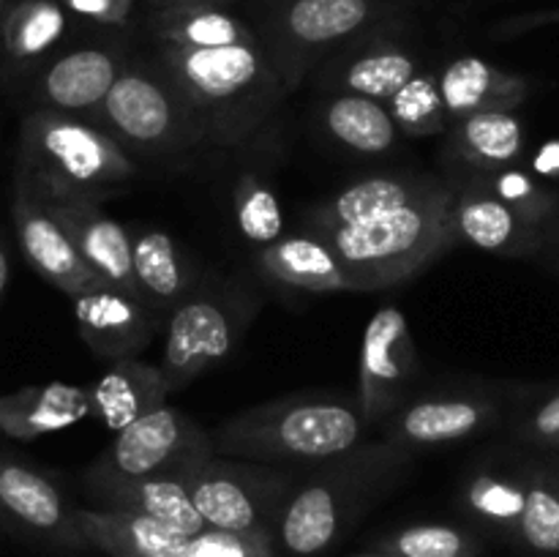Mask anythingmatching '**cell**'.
<instances>
[{
  "label": "cell",
  "mask_w": 559,
  "mask_h": 557,
  "mask_svg": "<svg viewBox=\"0 0 559 557\" xmlns=\"http://www.w3.org/2000/svg\"><path fill=\"white\" fill-rule=\"evenodd\" d=\"M71 304L82 342L96 358L109 364L136 358L156 336V311L107 282L74 295Z\"/></svg>",
  "instance_id": "e0dca14e"
},
{
  "label": "cell",
  "mask_w": 559,
  "mask_h": 557,
  "mask_svg": "<svg viewBox=\"0 0 559 557\" xmlns=\"http://www.w3.org/2000/svg\"><path fill=\"white\" fill-rule=\"evenodd\" d=\"M377 549L399 557H475L478 538L456 524H407L396 533L380 538Z\"/></svg>",
  "instance_id": "8d00e7d4"
},
{
  "label": "cell",
  "mask_w": 559,
  "mask_h": 557,
  "mask_svg": "<svg viewBox=\"0 0 559 557\" xmlns=\"http://www.w3.org/2000/svg\"><path fill=\"white\" fill-rule=\"evenodd\" d=\"M513 437L527 446L559 451V388H551L538 402L524 407L513 424Z\"/></svg>",
  "instance_id": "ab89813d"
},
{
  "label": "cell",
  "mask_w": 559,
  "mask_h": 557,
  "mask_svg": "<svg viewBox=\"0 0 559 557\" xmlns=\"http://www.w3.org/2000/svg\"><path fill=\"white\" fill-rule=\"evenodd\" d=\"M456 240L502 257H533L546 246V233L519 218L478 178L456 189L453 200Z\"/></svg>",
  "instance_id": "d6986e66"
},
{
  "label": "cell",
  "mask_w": 559,
  "mask_h": 557,
  "mask_svg": "<svg viewBox=\"0 0 559 557\" xmlns=\"http://www.w3.org/2000/svg\"><path fill=\"white\" fill-rule=\"evenodd\" d=\"M451 153L475 175L513 167L524 153V123L513 109H486L456 118Z\"/></svg>",
  "instance_id": "f546056e"
},
{
  "label": "cell",
  "mask_w": 559,
  "mask_h": 557,
  "mask_svg": "<svg viewBox=\"0 0 559 557\" xmlns=\"http://www.w3.org/2000/svg\"><path fill=\"white\" fill-rule=\"evenodd\" d=\"M207 451H213L211 431L183 410L162 404L115 435L102 457L85 470V484L175 475L189 459Z\"/></svg>",
  "instance_id": "30bf717a"
},
{
  "label": "cell",
  "mask_w": 559,
  "mask_h": 557,
  "mask_svg": "<svg viewBox=\"0 0 559 557\" xmlns=\"http://www.w3.org/2000/svg\"><path fill=\"white\" fill-rule=\"evenodd\" d=\"M551 227H559V205H557V213H555V218H551V224H549V229ZM549 229H546V235H549Z\"/></svg>",
  "instance_id": "7dc6e473"
},
{
  "label": "cell",
  "mask_w": 559,
  "mask_h": 557,
  "mask_svg": "<svg viewBox=\"0 0 559 557\" xmlns=\"http://www.w3.org/2000/svg\"><path fill=\"white\" fill-rule=\"evenodd\" d=\"M448 118L486 112V109H516L530 96V80L516 71L500 69L478 55H459L437 74Z\"/></svg>",
  "instance_id": "44dd1931"
},
{
  "label": "cell",
  "mask_w": 559,
  "mask_h": 557,
  "mask_svg": "<svg viewBox=\"0 0 559 557\" xmlns=\"http://www.w3.org/2000/svg\"><path fill=\"white\" fill-rule=\"evenodd\" d=\"M502 410H506V402L500 393L486 391V388L424 393V396L407 399L382 424V440H391L409 451L469 440L489 431L502 418Z\"/></svg>",
  "instance_id": "4fadbf2b"
},
{
  "label": "cell",
  "mask_w": 559,
  "mask_h": 557,
  "mask_svg": "<svg viewBox=\"0 0 559 557\" xmlns=\"http://www.w3.org/2000/svg\"><path fill=\"white\" fill-rule=\"evenodd\" d=\"M87 386L47 382L0 393V431L14 440H38L91 418Z\"/></svg>",
  "instance_id": "7402d4cb"
},
{
  "label": "cell",
  "mask_w": 559,
  "mask_h": 557,
  "mask_svg": "<svg viewBox=\"0 0 559 557\" xmlns=\"http://www.w3.org/2000/svg\"><path fill=\"white\" fill-rule=\"evenodd\" d=\"M93 415L107 429L120 431L142 415L167 404L169 386L162 366L136 358L115 360L96 382L87 386Z\"/></svg>",
  "instance_id": "d4e9b609"
},
{
  "label": "cell",
  "mask_w": 559,
  "mask_h": 557,
  "mask_svg": "<svg viewBox=\"0 0 559 557\" xmlns=\"http://www.w3.org/2000/svg\"><path fill=\"white\" fill-rule=\"evenodd\" d=\"M91 123L102 126L131 156L173 158L202 147L183 98L153 58H129Z\"/></svg>",
  "instance_id": "52a82bcc"
},
{
  "label": "cell",
  "mask_w": 559,
  "mask_h": 557,
  "mask_svg": "<svg viewBox=\"0 0 559 557\" xmlns=\"http://www.w3.org/2000/svg\"><path fill=\"white\" fill-rule=\"evenodd\" d=\"M173 478L180 481L207 528L273 533L278 508L287 500L298 473L207 451L175 470Z\"/></svg>",
  "instance_id": "ba28073f"
},
{
  "label": "cell",
  "mask_w": 559,
  "mask_h": 557,
  "mask_svg": "<svg viewBox=\"0 0 559 557\" xmlns=\"http://www.w3.org/2000/svg\"><path fill=\"white\" fill-rule=\"evenodd\" d=\"M76 20L58 0H16L0 20V85L25 91L36 71L69 44Z\"/></svg>",
  "instance_id": "2e32d148"
},
{
  "label": "cell",
  "mask_w": 559,
  "mask_h": 557,
  "mask_svg": "<svg viewBox=\"0 0 559 557\" xmlns=\"http://www.w3.org/2000/svg\"><path fill=\"white\" fill-rule=\"evenodd\" d=\"M409 448L391 440L364 442L355 451L317 462L289 489L278 508L273 535L293 557L325 555L344 530L391 489L409 467Z\"/></svg>",
  "instance_id": "7a4b0ae2"
},
{
  "label": "cell",
  "mask_w": 559,
  "mask_h": 557,
  "mask_svg": "<svg viewBox=\"0 0 559 557\" xmlns=\"http://www.w3.org/2000/svg\"><path fill=\"white\" fill-rule=\"evenodd\" d=\"M126 63L129 52L115 36L107 42L66 44L25 87L31 109L93 120Z\"/></svg>",
  "instance_id": "7c38bea8"
},
{
  "label": "cell",
  "mask_w": 559,
  "mask_h": 557,
  "mask_svg": "<svg viewBox=\"0 0 559 557\" xmlns=\"http://www.w3.org/2000/svg\"><path fill=\"white\" fill-rule=\"evenodd\" d=\"M76 20V25L93 27L107 36L134 31L147 14L145 0H58Z\"/></svg>",
  "instance_id": "74e56055"
},
{
  "label": "cell",
  "mask_w": 559,
  "mask_h": 557,
  "mask_svg": "<svg viewBox=\"0 0 559 557\" xmlns=\"http://www.w3.org/2000/svg\"><path fill=\"white\" fill-rule=\"evenodd\" d=\"M233 216L235 224H238V233L257 249L273 244L284 235L282 200H278L276 189L254 169H249V173L235 180Z\"/></svg>",
  "instance_id": "836d02e7"
},
{
  "label": "cell",
  "mask_w": 559,
  "mask_h": 557,
  "mask_svg": "<svg viewBox=\"0 0 559 557\" xmlns=\"http://www.w3.org/2000/svg\"><path fill=\"white\" fill-rule=\"evenodd\" d=\"M257 265L273 282L306 293H355L353 278L336 251L317 233L282 235L257 249Z\"/></svg>",
  "instance_id": "603a6c76"
},
{
  "label": "cell",
  "mask_w": 559,
  "mask_h": 557,
  "mask_svg": "<svg viewBox=\"0 0 559 557\" xmlns=\"http://www.w3.org/2000/svg\"><path fill=\"white\" fill-rule=\"evenodd\" d=\"M153 60L180 93L202 147H235L257 134L287 96L265 47H153Z\"/></svg>",
  "instance_id": "6da1fadb"
},
{
  "label": "cell",
  "mask_w": 559,
  "mask_h": 557,
  "mask_svg": "<svg viewBox=\"0 0 559 557\" xmlns=\"http://www.w3.org/2000/svg\"><path fill=\"white\" fill-rule=\"evenodd\" d=\"M11 218H14L16 240H20L27 265L44 282L58 287L69 298L102 284L93 268L82 260L74 240L66 233L63 224L58 222V216L20 180H14Z\"/></svg>",
  "instance_id": "9a60e30c"
},
{
  "label": "cell",
  "mask_w": 559,
  "mask_h": 557,
  "mask_svg": "<svg viewBox=\"0 0 559 557\" xmlns=\"http://www.w3.org/2000/svg\"><path fill=\"white\" fill-rule=\"evenodd\" d=\"M453 200L456 186L440 180L409 205L328 229L322 238L342 260L355 293L393 287L413 278L459 244L453 235Z\"/></svg>",
  "instance_id": "5b68a950"
},
{
  "label": "cell",
  "mask_w": 559,
  "mask_h": 557,
  "mask_svg": "<svg viewBox=\"0 0 559 557\" xmlns=\"http://www.w3.org/2000/svg\"><path fill=\"white\" fill-rule=\"evenodd\" d=\"M74 519L85 544L112 557H183L189 541V535L131 511L74 508Z\"/></svg>",
  "instance_id": "cb8c5ba5"
},
{
  "label": "cell",
  "mask_w": 559,
  "mask_h": 557,
  "mask_svg": "<svg viewBox=\"0 0 559 557\" xmlns=\"http://www.w3.org/2000/svg\"><path fill=\"white\" fill-rule=\"evenodd\" d=\"M440 180L426 178V175H409V173H393V175H374V178H364L358 183L347 186L331 200L317 205L309 213L311 233L322 235L328 229L344 227V224H358L366 218L382 216L388 211L409 205V202L420 200L426 191H431Z\"/></svg>",
  "instance_id": "4316f807"
},
{
  "label": "cell",
  "mask_w": 559,
  "mask_h": 557,
  "mask_svg": "<svg viewBox=\"0 0 559 557\" xmlns=\"http://www.w3.org/2000/svg\"><path fill=\"white\" fill-rule=\"evenodd\" d=\"M559 25V5L555 9H538V11H524V14L506 16V20L497 22L491 27V36L495 38H516L524 36L530 31H540V27Z\"/></svg>",
  "instance_id": "60d3db41"
},
{
  "label": "cell",
  "mask_w": 559,
  "mask_h": 557,
  "mask_svg": "<svg viewBox=\"0 0 559 557\" xmlns=\"http://www.w3.org/2000/svg\"><path fill=\"white\" fill-rule=\"evenodd\" d=\"M420 377V358L407 315L382 306L360 339L358 404L369 426H382L407 399Z\"/></svg>",
  "instance_id": "8fae6325"
},
{
  "label": "cell",
  "mask_w": 559,
  "mask_h": 557,
  "mask_svg": "<svg viewBox=\"0 0 559 557\" xmlns=\"http://www.w3.org/2000/svg\"><path fill=\"white\" fill-rule=\"evenodd\" d=\"M530 173L535 178L559 180V140H549L540 145V151L533 156V169Z\"/></svg>",
  "instance_id": "b9f144b4"
},
{
  "label": "cell",
  "mask_w": 559,
  "mask_h": 557,
  "mask_svg": "<svg viewBox=\"0 0 559 557\" xmlns=\"http://www.w3.org/2000/svg\"><path fill=\"white\" fill-rule=\"evenodd\" d=\"M353 557H399V555H391V552H382V549H371V552H360V555H353Z\"/></svg>",
  "instance_id": "f6af8a7d"
},
{
  "label": "cell",
  "mask_w": 559,
  "mask_h": 557,
  "mask_svg": "<svg viewBox=\"0 0 559 557\" xmlns=\"http://www.w3.org/2000/svg\"><path fill=\"white\" fill-rule=\"evenodd\" d=\"M385 104L391 109L399 134L431 137L445 131L448 123H451V118L445 112V104H442L435 71L420 69Z\"/></svg>",
  "instance_id": "e575fe53"
},
{
  "label": "cell",
  "mask_w": 559,
  "mask_h": 557,
  "mask_svg": "<svg viewBox=\"0 0 559 557\" xmlns=\"http://www.w3.org/2000/svg\"><path fill=\"white\" fill-rule=\"evenodd\" d=\"M462 500L478 522L516 533L524 508V470L478 467L464 481Z\"/></svg>",
  "instance_id": "1f68e13d"
},
{
  "label": "cell",
  "mask_w": 559,
  "mask_h": 557,
  "mask_svg": "<svg viewBox=\"0 0 559 557\" xmlns=\"http://www.w3.org/2000/svg\"><path fill=\"white\" fill-rule=\"evenodd\" d=\"M9 276H11V260H9V249H5V240L0 238V300H3L5 287H9Z\"/></svg>",
  "instance_id": "ee69618b"
},
{
  "label": "cell",
  "mask_w": 559,
  "mask_h": 557,
  "mask_svg": "<svg viewBox=\"0 0 559 557\" xmlns=\"http://www.w3.org/2000/svg\"><path fill=\"white\" fill-rule=\"evenodd\" d=\"M254 315L246 293L227 289H191L169 311L167 342L162 353V371L169 393L183 391L191 380L222 364Z\"/></svg>",
  "instance_id": "9c48e42d"
},
{
  "label": "cell",
  "mask_w": 559,
  "mask_h": 557,
  "mask_svg": "<svg viewBox=\"0 0 559 557\" xmlns=\"http://www.w3.org/2000/svg\"><path fill=\"white\" fill-rule=\"evenodd\" d=\"M475 178H478L497 200L506 202L519 218H524V222L533 224V227H540L544 233L549 229L559 205V194L546 183H540L533 173H527V169L513 164V167L475 175Z\"/></svg>",
  "instance_id": "d590c367"
},
{
  "label": "cell",
  "mask_w": 559,
  "mask_h": 557,
  "mask_svg": "<svg viewBox=\"0 0 559 557\" xmlns=\"http://www.w3.org/2000/svg\"><path fill=\"white\" fill-rule=\"evenodd\" d=\"M320 123L328 137L355 153H388L399 142V129L385 102L358 96V93H333L322 102Z\"/></svg>",
  "instance_id": "4dcf8cb0"
},
{
  "label": "cell",
  "mask_w": 559,
  "mask_h": 557,
  "mask_svg": "<svg viewBox=\"0 0 559 557\" xmlns=\"http://www.w3.org/2000/svg\"><path fill=\"white\" fill-rule=\"evenodd\" d=\"M87 497L96 508H112V511H131L151 517L167 528L178 530L180 535L205 533L207 524L194 508L191 497L173 475H156V478H131V481H104V484H85Z\"/></svg>",
  "instance_id": "484cf974"
},
{
  "label": "cell",
  "mask_w": 559,
  "mask_h": 557,
  "mask_svg": "<svg viewBox=\"0 0 559 557\" xmlns=\"http://www.w3.org/2000/svg\"><path fill=\"white\" fill-rule=\"evenodd\" d=\"M142 27L153 47H229L257 42V31L222 5H183V9H147Z\"/></svg>",
  "instance_id": "f1b7e54d"
},
{
  "label": "cell",
  "mask_w": 559,
  "mask_h": 557,
  "mask_svg": "<svg viewBox=\"0 0 559 557\" xmlns=\"http://www.w3.org/2000/svg\"><path fill=\"white\" fill-rule=\"evenodd\" d=\"M131 268L136 295L156 315L173 311L197 287L194 268L164 229L151 227L131 235Z\"/></svg>",
  "instance_id": "83f0119b"
},
{
  "label": "cell",
  "mask_w": 559,
  "mask_h": 557,
  "mask_svg": "<svg viewBox=\"0 0 559 557\" xmlns=\"http://www.w3.org/2000/svg\"><path fill=\"white\" fill-rule=\"evenodd\" d=\"M418 71V55L393 38L388 22H382L331 55L325 82L333 93H358L388 102Z\"/></svg>",
  "instance_id": "ac0fdd59"
},
{
  "label": "cell",
  "mask_w": 559,
  "mask_h": 557,
  "mask_svg": "<svg viewBox=\"0 0 559 557\" xmlns=\"http://www.w3.org/2000/svg\"><path fill=\"white\" fill-rule=\"evenodd\" d=\"M0 524L11 533L63 549L87 546L76 528L74 508L55 481L5 453H0Z\"/></svg>",
  "instance_id": "5bb4252c"
},
{
  "label": "cell",
  "mask_w": 559,
  "mask_h": 557,
  "mask_svg": "<svg viewBox=\"0 0 559 557\" xmlns=\"http://www.w3.org/2000/svg\"><path fill=\"white\" fill-rule=\"evenodd\" d=\"M371 426L358 396L293 393L224 420L211 435L213 451L257 464L325 462L369 442Z\"/></svg>",
  "instance_id": "3957f363"
},
{
  "label": "cell",
  "mask_w": 559,
  "mask_h": 557,
  "mask_svg": "<svg viewBox=\"0 0 559 557\" xmlns=\"http://www.w3.org/2000/svg\"><path fill=\"white\" fill-rule=\"evenodd\" d=\"M136 173V156L91 120L47 109H31L22 120L14 180L38 200L104 202L120 194Z\"/></svg>",
  "instance_id": "277c9868"
},
{
  "label": "cell",
  "mask_w": 559,
  "mask_h": 557,
  "mask_svg": "<svg viewBox=\"0 0 559 557\" xmlns=\"http://www.w3.org/2000/svg\"><path fill=\"white\" fill-rule=\"evenodd\" d=\"M183 557H278L276 535L260 533H229V530L207 528L205 533L191 535L186 541Z\"/></svg>",
  "instance_id": "f35d334b"
},
{
  "label": "cell",
  "mask_w": 559,
  "mask_h": 557,
  "mask_svg": "<svg viewBox=\"0 0 559 557\" xmlns=\"http://www.w3.org/2000/svg\"><path fill=\"white\" fill-rule=\"evenodd\" d=\"M516 535L540 555L559 552V470H524V508Z\"/></svg>",
  "instance_id": "d6a6232c"
},
{
  "label": "cell",
  "mask_w": 559,
  "mask_h": 557,
  "mask_svg": "<svg viewBox=\"0 0 559 557\" xmlns=\"http://www.w3.org/2000/svg\"><path fill=\"white\" fill-rule=\"evenodd\" d=\"M14 3H16V0H0V20H3V16L9 14V9H11V5H14Z\"/></svg>",
  "instance_id": "bcb514c9"
},
{
  "label": "cell",
  "mask_w": 559,
  "mask_h": 557,
  "mask_svg": "<svg viewBox=\"0 0 559 557\" xmlns=\"http://www.w3.org/2000/svg\"><path fill=\"white\" fill-rule=\"evenodd\" d=\"M235 0H145L147 9H183V5H222L229 9Z\"/></svg>",
  "instance_id": "7bdbcfd3"
},
{
  "label": "cell",
  "mask_w": 559,
  "mask_h": 557,
  "mask_svg": "<svg viewBox=\"0 0 559 557\" xmlns=\"http://www.w3.org/2000/svg\"><path fill=\"white\" fill-rule=\"evenodd\" d=\"M44 205L58 216L82 260L93 268L102 282L140 298L134 284V268H131V233L104 211L102 202L60 200L44 202Z\"/></svg>",
  "instance_id": "ffe728a7"
},
{
  "label": "cell",
  "mask_w": 559,
  "mask_h": 557,
  "mask_svg": "<svg viewBox=\"0 0 559 557\" xmlns=\"http://www.w3.org/2000/svg\"><path fill=\"white\" fill-rule=\"evenodd\" d=\"M396 11V0H271L254 31L287 93H293L322 58L391 22Z\"/></svg>",
  "instance_id": "8992f818"
}]
</instances>
